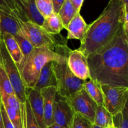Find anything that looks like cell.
I'll use <instances>...</instances> for the list:
<instances>
[{
	"mask_svg": "<svg viewBox=\"0 0 128 128\" xmlns=\"http://www.w3.org/2000/svg\"><path fill=\"white\" fill-rule=\"evenodd\" d=\"M115 128H128V104L121 112L112 116Z\"/></svg>",
	"mask_w": 128,
	"mask_h": 128,
	"instance_id": "484cf974",
	"label": "cell"
},
{
	"mask_svg": "<svg viewBox=\"0 0 128 128\" xmlns=\"http://www.w3.org/2000/svg\"><path fill=\"white\" fill-rule=\"evenodd\" d=\"M35 4L40 13L44 19L54 13L52 0H35Z\"/></svg>",
	"mask_w": 128,
	"mask_h": 128,
	"instance_id": "d4e9b609",
	"label": "cell"
},
{
	"mask_svg": "<svg viewBox=\"0 0 128 128\" xmlns=\"http://www.w3.org/2000/svg\"><path fill=\"white\" fill-rule=\"evenodd\" d=\"M0 20H1V14H0ZM2 40V33H1V28H0V41Z\"/></svg>",
	"mask_w": 128,
	"mask_h": 128,
	"instance_id": "d590c367",
	"label": "cell"
},
{
	"mask_svg": "<svg viewBox=\"0 0 128 128\" xmlns=\"http://www.w3.org/2000/svg\"><path fill=\"white\" fill-rule=\"evenodd\" d=\"M78 12H80L84 0H69Z\"/></svg>",
	"mask_w": 128,
	"mask_h": 128,
	"instance_id": "1f68e13d",
	"label": "cell"
},
{
	"mask_svg": "<svg viewBox=\"0 0 128 128\" xmlns=\"http://www.w3.org/2000/svg\"><path fill=\"white\" fill-rule=\"evenodd\" d=\"M14 37L16 42H17L18 44L19 47H20V50H21V52H22V56H23L22 63H21L20 68H18L20 73H21V71H22V68H23L24 66L25 63H26V61H27L28 58L29 56H30V54L31 53L32 51L33 50L34 47L30 43V41L24 37L23 34L21 32V30L16 35L14 36Z\"/></svg>",
	"mask_w": 128,
	"mask_h": 128,
	"instance_id": "44dd1931",
	"label": "cell"
},
{
	"mask_svg": "<svg viewBox=\"0 0 128 128\" xmlns=\"http://www.w3.org/2000/svg\"><path fill=\"white\" fill-rule=\"evenodd\" d=\"M92 128H100V127H99V126H96V125L93 124L92 125Z\"/></svg>",
	"mask_w": 128,
	"mask_h": 128,
	"instance_id": "8d00e7d4",
	"label": "cell"
},
{
	"mask_svg": "<svg viewBox=\"0 0 128 128\" xmlns=\"http://www.w3.org/2000/svg\"><path fill=\"white\" fill-rule=\"evenodd\" d=\"M66 98L74 113L81 115L94 123L98 105L84 88Z\"/></svg>",
	"mask_w": 128,
	"mask_h": 128,
	"instance_id": "ba28073f",
	"label": "cell"
},
{
	"mask_svg": "<svg viewBox=\"0 0 128 128\" xmlns=\"http://www.w3.org/2000/svg\"><path fill=\"white\" fill-rule=\"evenodd\" d=\"M24 128H40L35 120L28 100H26V118H25Z\"/></svg>",
	"mask_w": 128,
	"mask_h": 128,
	"instance_id": "83f0119b",
	"label": "cell"
},
{
	"mask_svg": "<svg viewBox=\"0 0 128 128\" xmlns=\"http://www.w3.org/2000/svg\"><path fill=\"white\" fill-rule=\"evenodd\" d=\"M2 40L10 57L18 69L22 63L23 56L14 37L9 33H2Z\"/></svg>",
	"mask_w": 128,
	"mask_h": 128,
	"instance_id": "2e32d148",
	"label": "cell"
},
{
	"mask_svg": "<svg viewBox=\"0 0 128 128\" xmlns=\"http://www.w3.org/2000/svg\"><path fill=\"white\" fill-rule=\"evenodd\" d=\"M0 128H4V127L3 120H2V114H1V110H0Z\"/></svg>",
	"mask_w": 128,
	"mask_h": 128,
	"instance_id": "d6a6232c",
	"label": "cell"
},
{
	"mask_svg": "<svg viewBox=\"0 0 128 128\" xmlns=\"http://www.w3.org/2000/svg\"><path fill=\"white\" fill-rule=\"evenodd\" d=\"M68 53L61 55L47 48H34L20 73L26 88H33L40 71L46 63L50 61L62 62Z\"/></svg>",
	"mask_w": 128,
	"mask_h": 128,
	"instance_id": "3957f363",
	"label": "cell"
},
{
	"mask_svg": "<svg viewBox=\"0 0 128 128\" xmlns=\"http://www.w3.org/2000/svg\"><path fill=\"white\" fill-rule=\"evenodd\" d=\"M47 128H63L61 127V126H59V125L56 124L54 123V124H51V126L47 127Z\"/></svg>",
	"mask_w": 128,
	"mask_h": 128,
	"instance_id": "836d02e7",
	"label": "cell"
},
{
	"mask_svg": "<svg viewBox=\"0 0 128 128\" xmlns=\"http://www.w3.org/2000/svg\"><path fill=\"white\" fill-rule=\"evenodd\" d=\"M3 106L4 107L8 117L10 119V121L13 124L14 128H24L25 120L22 118V113L21 112H19V111L11 108L8 105L3 104Z\"/></svg>",
	"mask_w": 128,
	"mask_h": 128,
	"instance_id": "cb8c5ba5",
	"label": "cell"
},
{
	"mask_svg": "<svg viewBox=\"0 0 128 128\" xmlns=\"http://www.w3.org/2000/svg\"><path fill=\"white\" fill-rule=\"evenodd\" d=\"M52 1L53 4L54 12L58 14L62 5L64 2L65 0H52Z\"/></svg>",
	"mask_w": 128,
	"mask_h": 128,
	"instance_id": "4dcf8cb0",
	"label": "cell"
},
{
	"mask_svg": "<svg viewBox=\"0 0 128 128\" xmlns=\"http://www.w3.org/2000/svg\"><path fill=\"white\" fill-rule=\"evenodd\" d=\"M67 58L61 62L52 61V68L57 82L56 92L66 98L82 90L86 81L78 78L72 74L68 66Z\"/></svg>",
	"mask_w": 128,
	"mask_h": 128,
	"instance_id": "5b68a950",
	"label": "cell"
},
{
	"mask_svg": "<svg viewBox=\"0 0 128 128\" xmlns=\"http://www.w3.org/2000/svg\"><path fill=\"white\" fill-rule=\"evenodd\" d=\"M16 10L14 0H0V11L11 15L12 11Z\"/></svg>",
	"mask_w": 128,
	"mask_h": 128,
	"instance_id": "f1b7e54d",
	"label": "cell"
},
{
	"mask_svg": "<svg viewBox=\"0 0 128 128\" xmlns=\"http://www.w3.org/2000/svg\"><path fill=\"white\" fill-rule=\"evenodd\" d=\"M7 95H15L11 82L0 62V98Z\"/></svg>",
	"mask_w": 128,
	"mask_h": 128,
	"instance_id": "603a6c76",
	"label": "cell"
},
{
	"mask_svg": "<svg viewBox=\"0 0 128 128\" xmlns=\"http://www.w3.org/2000/svg\"><path fill=\"white\" fill-rule=\"evenodd\" d=\"M93 124L101 128H115L112 115L103 106H98Z\"/></svg>",
	"mask_w": 128,
	"mask_h": 128,
	"instance_id": "e0dca14e",
	"label": "cell"
},
{
	"mask_svg": "<svg viewBox=\"0 0 128 128\" xmlns=\"http://www.w3.org/2000/svg\"><path fill=\"white\" fill-rule=\"evenodd\" d=\"M0 62L2 64L13 88L15 96L22 106L26 105V88L18 67L6 50L2 40L0 41Z\"/></svg>",
	"mask_w": 128,
	"mask_h": 128,
	"instance_id": "8992f818",
	"label": "cell"
},
{
	"mask_svg": "<svg viewBox=\"0 0 128 128\" xmlns=\"http://www.w3.org/2000/svg\"><path fill=\"white\" fill-rule=\"evenodd\" d=\"M88 28V24L85 22L80 12H78L66 27V30L68 31L66 39L68 40H80V42H82L86 35Z\"/></svg>",
	"mask_w": 128,
	"mask_h": 128,
	"instance_id": "4fadbf2b",
	"label": "cell"
},
{
	"mask_svg": "<svg viewBox=\"0 0 128 128\" xmlns=\"http://www.w3.org/2000/svg\"><path fill=\"white\" fill-rule=\"evenodd\" d=\"M122 6L120 0H110L100 16L88 24L84 38L78 50L88 56L108 44L122 26Z\"/></svg>",
	"mask_w": 128,
	"mask_h": 128,
	"instance_id": "7a4b0ae2",
	"label": "cell"
},
{
	"mask_svg": "<svg viewBox=\"0 0 128 128\" xmlns=\"http://www.w3.org/2000/svg\"><path fill=\"white\" fill-rule=\"evenodd\" d=\"M103 92V106L113 116L121 112L128 104V88L101 85Z\"/></svg>",
	"mask_w": 128,
	"mask_h": 128,
	"instance_id": "52a82bcc",
	"label": "cell"
},
{
	"mask_svg": "<svg viewBox=\"0 0 128 128\" xmlns=\"http://www.w3.org/2000/svg\"><path fill=\"white\" fill-rule=\"evenodd\" d=\"M78 12H80L76 10L71 2L69 0H65L58 13L61 18L64 28H66L70 21Z\"/></svg>",
	"mask_w": 128,
	"mask_h": 128,
	"instance_id": "7402d4cb",
	"label": "cell"
},
{
	"mask_svg": "<svg viewBox=\"0 0 128 128\" xmlns=\"http://www.w3.org/2000/svg\"><path fill=\"white\" fill-rule=\"evenodd\" d=\"M11 15L14 17L24 37L28 40L34 48H47L52 51H55L60 45L66 44V38L61 36L56 38L57 35H52L46 32L41 26L31 21L21 20L13 11Z\"/></svg>",
	"mask_w": 128,
	"mask_h": 128,
	"instance_id": "277c9868",
	"label": "cell"
},
{
	"mask_svg": "<svg viewBox=\"0 0 128 128\" xmlns=\"http://www.w3.org/2000/svg\"><path fill=\"white\" fill-rule=\"evenodd\" d=\"M24 1H26V0H24Z\"/></svg>",
	"mask_w": 128,
	"mask_h": 128,
	"instance_id": "74e56055",
	"label": "cell"
},
{
	"mask_svg": "<svg viewBox=\"0 0 128 128\" xmlns=\"http://www.w3.org/2000/svg\"><path fill=\"white\" fill-rule=\"evenodd\" d=\"M57 82L55 77L54 72L52 68V61L48 62L41 70L36 84L33 87V90L41 91L42 89L46 88H56Z\"/></svg>",
	"mask_w": 128,
	"mask_h": 128,
	"instance_id": "9a60e30c",
	"label": "cell"
},
{
	"mask_svg": "<svg viewBox=\"0 0 128 128\" xmlns=\"http://www.w3.org/2000/svg\"><path fill=\"white\" fill-rule=\"evenodd\" d=\"M26 98L40 128H46L44 116L42 98L40 91L26 88Z\"/></svg>",
	"mask_w": 128,
	"mask_h": 128,
	"instance_id": "7c38bea8",
	"label": "cell"
},
{
	"mask_svg": "<svg viewBox=\"0 0 128 128\" xmlns=\"http://www.w3.org/2000/svg\"><path fill=\"white\" fill-rule=\"evenodd\" d=\"M41 27L49 34L58 35L64 28L63 24L58 14L52 13L51 16L44 19Z\"/></svg>",
	"mask_w": 128,
	"mask_h": 128,
	"instance_id": "ffe728a7",
	"label": "cell"
},
{
	"mask_svg": "<svg viewBox=\"0 0 128 128\" xmlns=\"http://www.w3.org/2000/svg\"><path fill=\"white\" fill-rule=\"evenodd\" d=\"M93 123L81 115L74 113L70 128H92Z\"/></svg>",
	"mask_w": 128,
	"mask_h": 128,
	"instance_id": "4316f807",
	"label": "cell"
},
{
	"mask_svg": "<svg viewBox=\"0 0 128 128\" xmlns=\"http://www.w3.org/2000/svg\"><path fill=\"white\" fill-rule=\"evenodd\" d=\"M16 10L13 11L21 20L31 21L39 26H42L44 18L36 8L35 0H14Z\"/></svg>",
	"mask_w": 128,
	"mask_h": 128,
	"instance_id": "8fae6325",
	"label": "cell"
},
{
	"mask_svg": "<svg viewBox=\"0 0 128 128\" xmlns=\"http://www.w3.org/2000/svg\"><path fill=\"white\" fill-rule=\"evenodd\" d=\"M0 110H1V114H2L4 127V128H15L14 126H13V124L10 121V119L8 117L7 114H6V111H5L4 107L3 104H2L1 99H0Z\"/></svg>",
	"mask_w": 128,
	"mask_h": 128,
	"instance_id": "f546056e",
	"label": "cell"
},
{
	"mask_svg": "<svg viewBox=\"0 0 128 128\" xmlns=\"http://www.w3.org/2000/svg\"><path fill=\"white\" fill-rule=\"evenodd\" d=\"M90 78L101 85L128 88V34L121 27L105 47L87 56Z\"/></svg>",
	"mask_w": 128,
	"mask_h": 128,
	"instance_id": "6da1fadb",
	"label": "cell"
},
{
	"mask_svg": "<svg viewBox=\"0 0 128 128\" xmlns=\"http://www.w3.org/2000/svg\"><path fill=\"white\" fill-rule=\"evenodd\" d=\"M40 92L42 98L45 125L47 128L54 123L53 120V106L56 88L53 86L46 88L42 89Z\"/></svg>",
	"mask_w": 128,
	"mask_h": 128,
	"instance_id": "5bb4252c",
	"label": "cell"
},
{
	"mask_svg": "<svg viewBox=\"0 0 128 128\" xmlns=\"http://www.w3.org/2000/svg\"><path fill=\"white\" fill-rule=\"evenodd\" d=\"M83 88L98 106H103V92L99 82L90 79V81L84 82Z\"/></svg>",
	"mask_w": 128,
	"mask_h": 128,
	"instance_id": "d6986e66",
	"label": "cell"
},
{
	"mask_svg": "<svg viewBox=\"0 0 128 128\" xmlns=\"http://www.w3.org/2000/svg\"><path fill=\"white\" fill-rule=\"evenodd\" d=\"M0 28L1 33H9L14 36L20 31V28L13 16L0 11Z\"/></svg>",
	"mask_w": 128,
	"mask_h": 128,
	"instance_id": "ac0fdd59",
	"label": "cell"
},
{
	"mask_svg": "<svg viewBox=\"0 0 128 128\" xmlns=\"http://www.w3.org/2000/svg\"><path fill=\"white\" fill-rule=\"evenodd\" d=\"M68 66L78 78L86 81L90 78L87 56L78 50H70L67 58Z\"/></svg>",
	"mask_w": 128,
	"mask_h": 128,
	"instance_id": "30bf717a",
	"label": "cell"
},
{
	"mask_svg": "<svg viewBox=\"0 0 128 128\" xmlns=\"http://www.w3.org/2000/svg\"><path fill=\"white\" fill-rule=\"evenodd\" d=\"M74 115L67 98L56 92L53 106L54 122L63 128H70Z\"/></svg>",
	"mask_w": 128,
	"mask_h": 128,
	"instance_id": "9c48e42d",
	"label": "cell"
},
{
	"mask_svg": "<svg viewBox=\"0 0 128 128\" xmlns=\"http://www.w3.org/2000/svg\"><path fill=\"white\" fill-rule=\"evenodd\" d=\"M120 1L122 2V4L128 6V0H120Z\"/></svg>",
	"mask_w": 128,
	"mask_h": 128,
	"instance_id": "e575fe53",
	"label": "cell"
}]
</instances>
